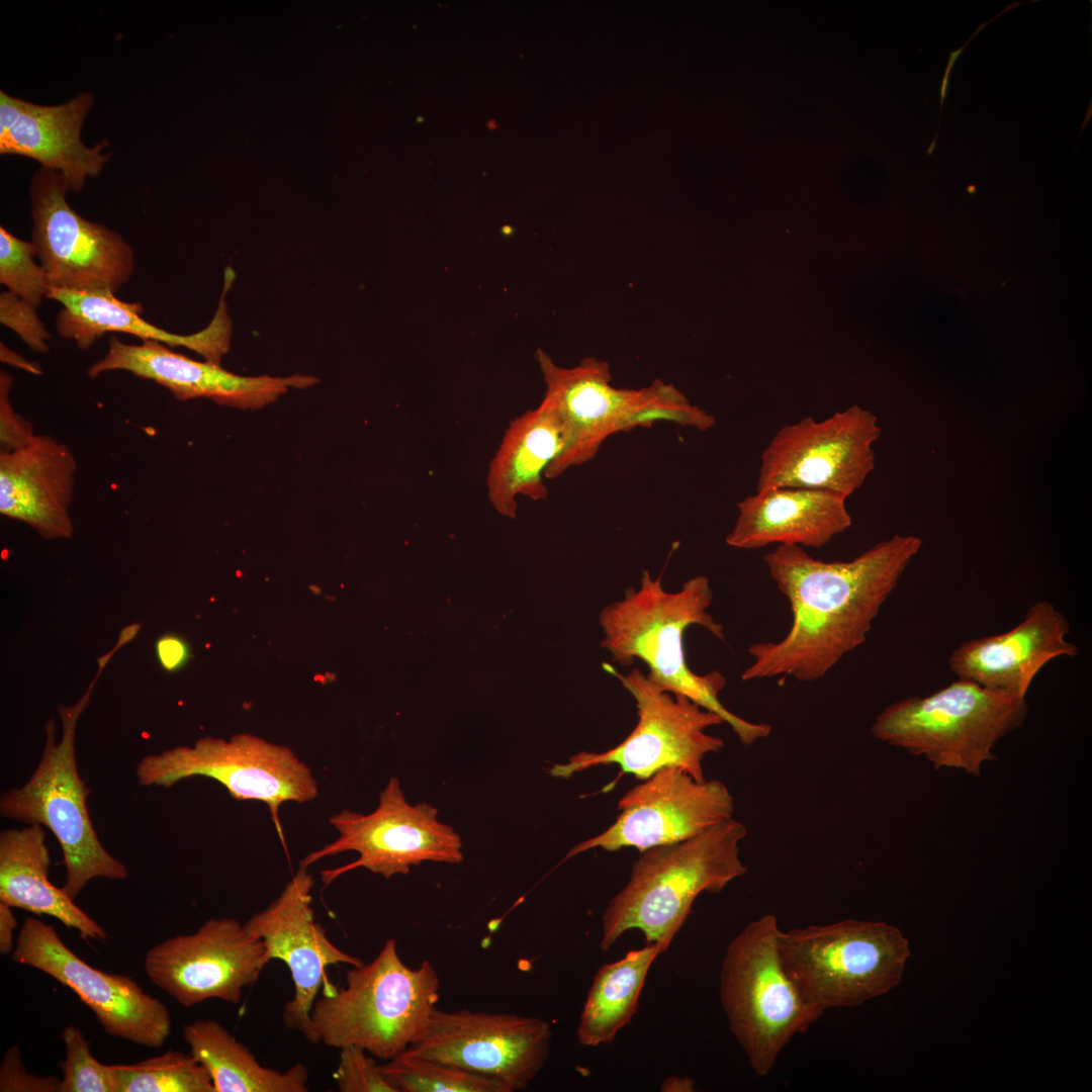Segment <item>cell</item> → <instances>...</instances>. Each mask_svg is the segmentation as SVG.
<instances>
[{
  "label": "cell",
  "instance_id": "obj_1",
  "mask_svg": "<svg viewBox=\"0 0 1092 1092\" xmlns=\"http://www.w3.org/2000/svg\"><path fill=\"white\" fill-rule=\"evenodd\" d=\"M922 540L896 534L850 561L826 562L803 547L779 545L763 556L777 588L787 598L792 624L778 642H757L744 681L790 676L824 677L860 646L883 605L919 552Z\"/></svg>",
  "mask_w": 1092,
  "mask_h": 1092
},
{
  "label": "cell",
  "instance_id": "obj_2",
  "mask_svg": "<svg viewBox=\"0 0 1092 1092\" xmlns=\"http://www.w3.org/2000/svg\"><path fill=\"white\" fill-rule=\"evenodd\" d=\"M661 577L662 573L653 578L644 570L638 588H628L623 599L602 609L600 646L622 666L632 665L636 659L644 662L651 681L720 716L745 746L767 737L772 730L769 724L747 721L720 702L719 694L727 685L720 671L698 674L686 660L684 634L690 626L699 625L725 640L723 625L709 613L714 598L709 578L696 575L670 593L664 589Z\"/></svg>",
  "mask_w": 1092,
  "mask_h": 1092
},
{
  "label": "cell",
  "instance_id": "obj_3",
  "mask_svg": "<svg viewBox=\"0 0 1092 1092\" xmlns=\"http://www.w3.org/2000/svg\"><path fill=\"white\" fill-rule=\"evenodd\" d=\"M746 835V827L730 818L692 838L641 851L602 915L601 950L630 929L667 949L700 894H719L747 872L739 847Z\"/></svg>",
  "mask_w": 1092,
  "mask_h": 1092
},
{
  "label": "cell",
  "instance_id": "obj_4",
  "mask_svg": "<svg viewBox=\"0 0 1092 1092\" xmlns=\"http://www.w3.org/2000/svg\"><path fill=\"white\" fill-rule=\"evenodd\" d=\"M346 985L322 994L310 1019L315 1043L359 1046L380 1060L407 1050L423 1034L439 1000L440 980L431 962L410 968L388 938L368 964L346 972Z\"/></svg>",
  "mask_w": 1092,
  "mask_h": 1092
},
{
  "label": "cell",
  "instance_id": "obj_5",
  "mask_svg": "<svg viewBox=\"0 0 1092 1092\" xmlns=\"http://www.w3.org/2000/svg\"><path fill=\"white\" fill-rule=\"evenodd\" d=\"M774 914L743 927L729 942L719 975L720 1002L729 1029L758 1077L770 1073L792 1038L823 1011L812 1005L787 972Z\"/></svg>",
  "mask_w": 1092,
  "mask_h": 1092
},
{
  "label": "cell",
  "instance_id": "obj_6",
  "mask_svg": "<svg viewBox=\"0 0 1092 1092\" xmlns=\"http://www.w3.org/2000/svg\"><path fill=\"white\" fill-rule=\"evenodd\" d=\"M1027 710L1025 698L958 678L931 695L887 706L871 733L888 745L924 756L935 769L980 776L982 764L995 757V744L1024 723Z\"/></svg>",
  "mask_w": 1092,
  "mask_h": 1092
},
{
  "label": "cell",
  "instance_id": "obj_7",
  "mask_svg": "<svg viewBox=\"0 0 1092 1092\" xmlns=\"http://www.w3.org/2000/svg\"><path fill=\"white\" fill-rule=\"evenodd\" d=\"M90 692L74 706L60 707L61 740L55 722L46 727L43 751L30 778L0 799L3 817L24 824H40L56 836L63 853L66 881L63 890L73 900L95 878L125 880L126 867L102 845L87 809L89 789L76 761L75 735L78 719L86 709Z\"/></svg>",
  "mask_w": 1092,
  "mask_h": 1092
},
{
  "label": "cell",
  "instance_id": "obj_8",
  "mask_svg": "<svg viewBox=\"0 0 1092 1092\" xmlns=\"http://www.w3.org/2000/svg\"><path fill=\"white\" fill-rule=\"evenodd\" d=\"M783 963L803 996L821 1011L855 1007L903 977L909 941L886 922L845 919L781 930Z\"/></svg>",
  "mask_w": 1092,
  "mask_h": 1092
},
{
  "label": "cell",
  "instance_id": "obj_9",
  "mask_svg": "<svg viewBox=\"0 0 1092 1092\" xmlns=\"http://www.w3.org/2000/svg\"><path fill=\"white\" fill-rule=\"evenodd\" d=\"M603 667L633 696L636 726L615 747L604 752H578L567 762L554 764L549 774L569 779L592 767L617 764L620 775L630 774L641 781L663 767H677L697 781L706 780L705 756L718 753L725 745L721 737L706 730L724 723L723 719L684 696L661 690L639 668L622 674L610 663Z\"/></svg>",
  "mask_w": 1092,
  "mask_h": 1092
},
{
  "label": "cell",
  "instance_id": "obj_10",
  "mask_svg": "<svg viewBox=\"0 0 1092 1092\" xmlns=\"http://www.w3.org/2000/svg\"><path fill=\"white\" fill-rule=\"evenodd\" d=\"M135 775L144 787L171 788L194 776L215 780L236 800L265 803L282 840L281 805L307 803L318 795L310 767L288 747L249 735L230 741L207 737L193 746H176L146 755L138 763Z\"/></svg>",
  "mask_w": 1092,
  "mask_h": 1092
},
{
  "label": "cell",
  "instance_id": "obj_11",
  "mask_svg": "<svg viewBox=\"0 0 1092 1092\" xmlns=\"http://www.w3.org/2000/svg\"><path fill=\"white\" fill-rule=\"evenodd\" d=\"M329 823L338 831V838L308 853L299 867L308 868L326 856L345 851H356L359 857L343 867L322 871L325 886L358 868L389 879L406 875L411 867L424 861L463 860L459 834L438 820L434 806L411 805L397 778L388 781L373 812L361 814L343 809L330 817Z\"/></svg>",
  "mask_w": 1092,
  "mask_h": 1092
},
{
  "label": "cell",
  "instance_id": "obj_12",
  "mask_svg": "<svg viewBox=\"0 0 1092 1092\" xmlns=\"http://www.w3.org/2000/svg\"><path fill=\"white\" fill-rule=\"evenodd\" d=\"M70 187L56 171L39 169L30 184L35 256L51 288L115 294L132 276L134 253L115 231L87 220L68 203Z\"/></svg>",
  "mask_w": 1092,
  "mask_h": 1092
},
{
  "label": "cell",
  "instance_id": "obj_13",
  "mask_svg": "<svg viewBox=\"0 0 1092 1092\" xmlns=\"http://www.w3.org/2000/svg\"><path fill=\"white\" fill-rule=\"evenodd\" d=\"M880 435L877 417L858 405L786 425L761 453L756 491L812 488L847 498L875 468L872 446Z\"/></svg>",
  "mask_w": 1092,
  "mask_h": 1092
},
{
  "label": "cell",
  "instance_id": "obj_14",
  "mask_svg": "<svg viewBox=\"0 0 1092 1092\" xmlns=\"http://www.w3.org/2000/svg\"><path fill=\"white\" fill-rule=\"evenodd\" d=\"M11 956L13 962L70 988L107 1034L148 1049L163 1046L170 1035L171 1016L163 1002L130 977L87 964L65 944L52 924L27 917Z\"/></svg>",
  "mask_w": 1092,
  "mask_h": 1092
},
{
  "label": "cell",
  "instance_id": "obj_15",
  "mask_svg": "<svg viewBox=\"0 0 1092 1092\" xmlns=\"http://www.w3.org/2000/svg\"><path fill=\"white\" fill-rule=\"evenodd\" d=\"M551 1039L550 1023L537 1017L435 1008L408 1050L495 1079L514 1092L525 1089L543 1069Z\"/></svg>",
  "mask_w": 1092,
  "mask_h": 1092
},
{
  "label": "cell",
  "instance_id": "obj_16",
  "mask_svg": "<svg viewBox=\"0 0 1092 1092\" xmlns=\"http://www.w3.org/2000/svg\"><path fill=\"white\" fill-rule=\"evenodd\" d=\"M262 940L238 920L209 918L196 931L168 937L146 953L147 978L180 1005L209 999L237 1004L269 963Z\"/></svg>",
  "mask_w": 1092,
  "mask_h": 1092
},
{
  "label": "cell",
  "instance_id": "obj_17",
  "mask_svg": "<svg viewBox=\"0 0 1092 1092\" xmlns=\"http://www.w3.org/2000/svg\"><path fill=\"white\" fill-rule=\"evenodd\" d=\"M618 810L611 826L577 843L565 859L594 848L641 852L692 838L732 818L734 801L718 780L700 782L677 767H663L626 792Z\"/></svg>",
  "mask_w": 1092,
  "mask_h": 1092
},
{
  "label": "cell",
  "instance_id": "obj_18",
  "mask_svg": "<svg viewBox=\"0 0 1092 1092\" xmlns=\"http://www.w3.org/2000/svg\"><path fill=\"white\" fill-rule=\"evenodd\" d=\"M312 887L307 868L299 867L278 897L244 925L262 940L269 961H282L290 972L294 994L283 1009L284 1025L315 1043L310 1019L313 1003L321 989L322 994L336 989L328 981L326 969L339 964L359 967L364 963L334 944L325 928L315 922Z\"/></svg>",
  "mask_w": 1092,
  "mask_h": 1092
},
{
  "label": "cell",
  "instance_id": "obj_19",
  "mask_svg": "<svg viewBox=\"0 0 1092 1092\" xmlns=\"http://www.w3.org/2000/svg\"><path fill=\"white\" fill-rule=\"evenodd\" d=\"M535 357L546 384L544 398L559 412L569 439L548 469L549 479L592 460L610 436L628 431L630 418L654 393L653 383L637 389L614 386L608 362L594 357L573 367L557 365L541 349Z\"/></svg>",
  "mask_w": 1092,
  "mask_h": 1092
},
{
  "label": "cell",
  "instance_id": "obj_20",
  "mask_svg": "<svg viewBox=\"0 0 1092 1092\" xmlns=\"http://www.w3.org/2000/svg\"><path fill=\"white\" fill-rule=\"evenodd\" d=\"M116 370L155 381L181 400L204 397L238 408H260L290 388H306L317 382L313 376L300 374L242 376L217 363L188 358L159 342L127 344L111 336L106 354L88 368L87 375L96 378Z\"/></svg>",
  "mask_w": 1092,
  "mask_h": 1092
},
{
  "label": "cell",
  "instance_id": "obj_21",
  "mask_svg": "<svg viewBox=\"0 0 1092 1092\" xmlns=\"http://www.w3.org/2000/svg\"><path fill=\"white\" fill-rule=\"evenodd\" d=\"M1066 616L1046 600L1032 605L1014 628L996 635L973 638L953 649L948 667L958 678L988 690L1025 698L1039 670L1051 660L1079 653L1067 640Z\"/></svg>",
  "mask_w": 1092,
  "mask_h": 1092
},
{
  "label": "cell",
  "instance_id": "obj_22",
  "mask_svg": "<svg viewBox=\"0 0 1092 1092\" xmlns=\"http://www.w3.org/2000/svg\"><path fill=\"white\" fill-rule=\"evenodd\" d=\"M78 463L70 448L35 434L19 449L0 452V513L48 539L68 538Z\"/></svg>",
  "mask_w": 1092,
  "mask_h": 1092
},
{
  "label": "cell",
  "instance_id": "obj_23",
  "mask_svg": "<svg viewBox=\"0 0 1092 1092\" xmlns=\"http://www.w3.org/2000/svg\"><path fill=\"white\" fill-rule=\"evenodd\" d=\"M234 279L226 269L223 290L210 323L199 332L179 335L167 332L140 316V302H125L109 292H79L50 288L48 298L62 304L56 318L58 334L88 350L106 333H125L143 341H155L170 347L182 346L219 364L229 352L233 325L225 304V294Z\"/></svg>",
  "mask_w": 1092,
  "mask_h": 1092
},
{
  "label": "cell",
  "instance_id": "obj_24",
  "mask_svg": "<svg viewBox=\"0 0 1092 1092\" xmlns=\"http://www.w3.org/2000/svg\"><path fill=\"white\" fill-rule=\"evenodd\" d=\"M846 497L828 490L772 487L737 504L738 515L725 537L738 549L770 544L819 548L851 526Z\"/></svg>",
  "mask_w": 1092,
  "mask_h": 1092
},
{
  "label": "cell",
  "instance_id": "obj_25",
  "mask_svg": "<svg viewBox=\"0 0 1092 1092\" xmlns=\"http://www.w3.org/2000/svg\"><path fill=\"white\" fill-rule=\"evenodd\" d=\"M568 433L556 407L543 397L539 405L511 421L490 461L487 496L503 516L515 518L518 497L545 500L544 479L566 451Z\"/></svg>",
  "mask_w": 1092,
  "mask_h": 1092
},
{
  "label": "cell",
  "instance_id": "obj_26",
  "mask_svg": "<svg viewBox=\"0 0 1092 1092\" xmlns=\"http://www.w3.org/2000/svg\"><path fill=\"white\" fill-rule=\"evenodd\" d=\"M92 105L90 92H82L60 105L27 101L17 123L0 136V153L31 158L42 168L61 174L71 191H80L86 179L97 176L109 159L102 153L106 142L90 148L80 138Z\"/></svg>",
  "mask_w": 1092,
  "mask_h": 1092
},
{
  "label": "cell",
  "instance_id": "obj_27",
  "mask_svg": "<svg viewBox=\"0 0 1092 1092\" xmlns=\"http://www.w3.org/2000/svg\"><path fill=\"white\" fill-rule=\"evenodd\" d=\"M50 852L44 828L29 824L0 834V902L36 915H49L83 939L103 940L104 928L49 880Z\"/></svg>",
  "mask_w": 1092,
  "mask_h": 1092
},
{
  "label": "cell",
  "instance_id": "obj_28",
  "mask_svg": "<svg viewBox=\"0 0 1092 1092\" xmlns=\"http://www.w3.org/2000/svg\"><path fill=\"white\" fill-rule=\"evenodd\" d=\"M190 1054L206 1070L214 1092H306L308 1070L297 1063L285 1071L267 1068L221 1023L197 1019L184 1025Z\"/></svg>",
  "mask_w": 1092,
  "mask_h": 1092
},
{
  "label": "cell",
  "instance_id": "obj_29",
  "mask_svg": "<svg viewBox=\"0 0 1092 1092\" xmlns=\"http://www.w3.org/2000/svg\"><path fill=\"white\" fill-rule=\"evenodd\" d=\"M665 950L661 944L647 942L598 970L577 1025L581 1045L596 1048L614 1041L636 1014L649 969Z\"/></svg>",
  "mask_w": 1092,
  "mask_h": 1092
},
{
  "label": "cell",
  "instance_id": "obj_30",
  "mask_svg": "<svg viewBox=\"0 0 1092 1092\" xmlns=\"http://www.w3.org/2000/svg\"><path fill=\"white\" fill-rule=\"evenodd\" d=\"M116 1092H214L206 1070L189 1053L168 1050L133 1064L110 1065Z\"/></svg>",
  "mask_w": 1092,
  "mask_h": 1092
},
{
  "label": "cell",
  "instance_id": "obj_31",
  "mask_svg": "<svg viewBox=\"0 0 1092 1092\" xmlns=\"http://www.w3.org/2000/svg\"><path fill=\"white\" fill-rule=\"evenodd\" d=\"M397 1092H510L502 1082L449 1066L408 1049L381 1065Z\"/></svg>",
  "mask_w": 1092,
  "mask_h": 1092
},
{
  "label": "cell",
  "instance_id": "obj_32",
  "mask_svg": "<svg viewBox=\"0 0 1092 1092\" xmlns=\"http://www.w3.org/2000/svg\"><path fill=\"white\" fill-rule=\"evenodd\" d=\"M31 241L21 240L0 228V283L30 304L38 307L51 288L48 274L34 261Z\"/></svg>",
  "mask_w": 1092,
  "mask_h": 1092
},
{
  "label": "cell",
  "instance_id": "obj_33",
  "mask_svg": "<svg viewBox=\"0 0 1092 1092\" xmlns=\"http://www.w3.org/2000/svg\"><path fill=\"white\" fill-rule=\"evenodd\" d=\"M66 1057L60 1063L63 1073L60 1092H116L110 1065L99 1063L91 1054L82 1031L71 1024L61 1033Z\"/></svg>",
  "mask_w": 1092,
  "mask_h": 1092
},
{
  "label": "cell",
  "instance_id": "obj_34",
  "mask_svg": "<svg viewBox=\"0 0 1092 1092\" xmlns=\"http://www.w3.org/2000/svg\"><path fill=\"white\" fill-rule=\"evenodd\" d=\"M652 383L653 396L630 418L628 431L637 427H650L657 422H669L699 431H707L715 426V418L693 405L675 386L659 379Z\"/></svg>",
  "mask_w": 1092,
  "mask_h": 1092
},
{
  "label": "cell",
  "instance_id": "obj_35",
  "mask_svg": "<svg viewBox=\"0 0 1092 1092\" xmlns=\"http://www.w3.org/2000/svg\"><path fill=\"white\" fill-rule=\"evenodd\" d=\"M333 1077L341 1092H397L382 1074L376 1058L355 1045L340 1049Z\"/></svg>",
  "mask_w": 1092,
  "mask_h": 1092
},
{
  "label": "cell",
  "instance_id": "obj_36",
  "mask_svg": "<svg viewBox=\"0 0 1092 1092\" xmlns=\"http://www.w3.org/2000/svg\"><path fill=\"white\" fill-rule=\"evenodd\" d=\"M0 322L12 330L34 352L47 353L51 334L37 314V307L6 290L0 293Z\"/></svg>",
  "mask_w": 1092,
  "mask_h": 1092
},
{
  "label": "cell",
  "instance_id": "obj_37",
  "mask_svg": "<svg viewBox=\"0 0 1092 1092\" xmlns=\"http://www.w3.org/2000/svg\"><path fill=\"white\" fill-rule=\"evenodd\" d=\"M61 1078L37 1076L22 1061L21 1049L11 1045L0 1063L1 1092H60Z\"/></svg>",
  "mask_w": 1092,
  "mask_h": 1092
},
{
  "label": "cell",
  "instance_id": "obj_38",
  "mask_svg": "<svg viewBox=\"0 0 1092 1092\" xmlns=\"http://www.w3.org/2000/svg\"><path fill=\"white\" fill-rule=\"evenodd\" d=\"M13 378L7 372H0V452H10L21 448L35 435L29 421L13 408L10 390Z\"/></svg>",
  "mask_w": 1092,
  "mask_h": 1092
},
{
  "label": "cell",
  "instance_id": "obj_39",
  "mask_svg": "<svg viewBox=\"0 0 1092 1092\" xmlns=\"http://www.w3.org/2000/svg\"><path fill=\"white\" fill-rule=\"evenodd\" d=\"M1030 2H1035V0L1034 1L1029 0V1H1026V2L1014 1V2H1012L1010 4H1006L1004 9L1001 12H999V14L994 16L991 20L980 23L979 26L973 32V34L968 38V40L962 47H960L958 50L951 51L949 53L948 61H947V64H946V67H945V70H944V73H943V76H942L941 85H940V91H939L940 100H939L938 127H937L936 133H935L930 146L928 147V149L926 151L927 155L931 156L934 153V150H935V147H936V141H937V138H938L939 127H940L942 107H943V103H944V100H945L946 95H947V90H948V85H949V76H950L951 69L953 68L957 60L961 57L962 53L965 51L967 46L973 40V38H975V36L983 28H985L987 25L994 22L996 19H998L1000 16H1002L1006 12H1008V11L1018 7V6H1021L1023 4L1030 3Z\"/></svg>",
  "mask_w": 1092,
  "mask_h": 1092
},
{
  "label": "cell",
  "instance_id": "obj_40",
  "mask_svg": "<svg viewBox=\"0 0 1092 1092\" xmlns=\"http://www.w3.org/2000/svg\"><path fill=\"white\" fill-rule=\"evenodd\" d=\"M156 654L160 665L169 672L184 666L190 657L187 642L174 634H166L156 642Z\"/></svg>",
  "mask_w": 1092,
  "mask_h": 1092
},
{
  "label": "cell",
  "instance_id": "obj_41",
  "mask_svg": "<svg viewBox=\"0 0 1092 1092\" xmlns=\"http://www.w3.org/2000/svg\"><path fill=\"white\" fill-rule=\"evenodd\" d=\"M27 101L0 91V136L7 133L18 121Z\"/></svg>",
  "mask_w": 1092,
  "mask_h": 1092
},
{
  "label": "cell",
  "instance_id": "obj_42",
  "mask_svg": "<svg viewBox=\"0 0 1092 1092\" xmlns=\"http://www.w3.org/2000/svg\"><path fill=\"white\" fill-rule=\"evenodd\" d=\"M12 909L9 905L0 902V952L2 954L12 953L15 947L13 932L17 927V920Z\"/></svg>",
  "mask_w": 1092,
  "mask_h": 1092
},
{
  "label": "cell",
  "instance_id": "obj_43",
  "mask_svg": "<svg viewBox=\"0 0 1092 1092\" xmlns=\"http://www.w3.org/2000/svg\"><path fill=\"white\" fill-rule=\"evenodd\" d=\"M0 360L5 364L16 367L25 372L34 375L42 374V370L38 364L26 360L24 357L8 348L7 345L3 344L2 342L0 344Z\"/></svg>",
  "mask_w": 1092,
  "mask_h": 1092
},
{
  "label": "cell",
  "instance_id": "obj_44",
  "mask_svg": "<svg viewBox=\"0 0 1092 1092\" xmlns=\"http://www.w3.org/2000/svg\"><path fill=\"white\" fill-rule=\"evenodd\" d=\"M661 1091L691 1092L695 1091V1083L694 1080L689 1077L670 1076L663 1081Z\"/></svg>",
  "mask_w": 1092,
  "mask_h": 1092
}]
</instances>
